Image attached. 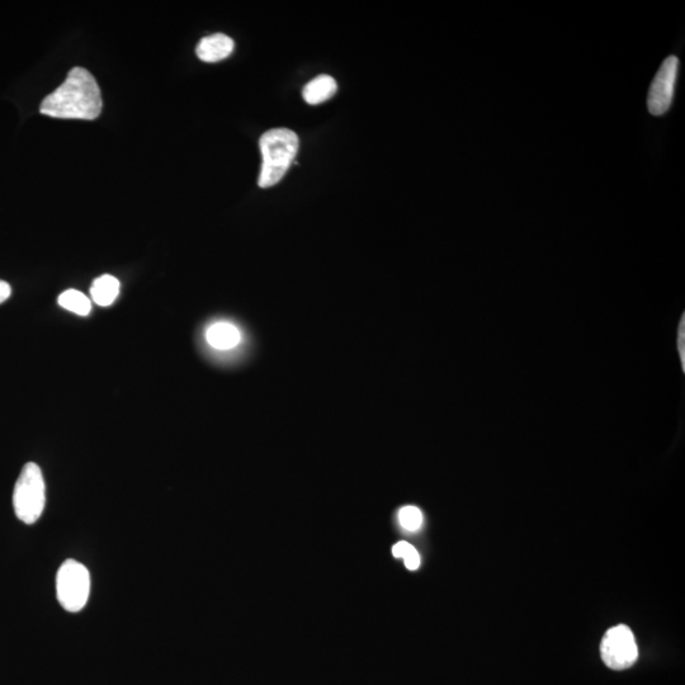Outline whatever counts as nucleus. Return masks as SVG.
I'll return each mask as SVG.
<instances>
[{
  "mask_svg": "<svg viewBox=\"0 0 685 685\" xmlns=\"http://www.w3.org/2000/svg\"><path fill=\"white\" fill-rule=\"evenodd\" d=\"M601 654L609 669L631 668L639 659V647L631 628L625 625L609 628L602 640Z\"/></svg>",
  "mask_w": 685,
  "mask_h": 685,
  "instance_id": "5",
  "label": "nucleus"
},
{
  "mask_svg": "<svg viewBox=\"0 0 685 685\" xmlns=\"http://www.w3.org/2000/svg\"><path fill=\"white\" fill-rule=\"evenodd\" d=\"M120 294V282L116 277L105 274V276L98 277L94 280L91 295L92 299L98 306H110L117 299Z\"/></svg>",
  "mask_w": 685,
  "mask_h": 685,
  "instance_id": "10",
  "label": "nucleus"
},
{
  "mask_svg": "<svg viewBox=\"0 0 685 685\" xmlns=\"http://www.w3.org/2000/svg\"><path fill=\"white\" fill-rule=\"evenodd\" d=\"M234 51V41L224 33H215L207 36L197 45L196 54L198 59L205 63H217V61L229 58Z\"/></svg>",
  "mask_w": 685,
  "mask_h": 685,
  "instance_id": "7",
  "label": "nucleus"
},
{
  "mask_svg": "<svg viewBox=\"0 0 685 685\" xmlns=\"http://www.w3.org/2000/svg\"><path fill=\"white\" fill-rule=\"evenodd\" d=\"M398 518L400 526L408 532H418L424 522L422 510L414 507V505H406V507L401 508Z\"/></svg>",
  "mask_w": 685,
  "mask_h": 685,
  "instance_id": "12",
  "label": "nucleus"
},
{
  "mask_svg": "<svg viewBox=\"0 0 685 685\" xmlns=\"http://www.w3.org/2000/svg\"><path fill=\"white\" fill-rule=\"evenodd\" d=\"M91 593V574L83 564L66 560L56 576V594L61 607L70 613L82 611Z\"/></svg>",
  "mask_w": 685,
  "mask_h": 685,
  "instance_id": "4",
  "label": "nucleus"
},
{
  "mask_svg": "<svg viewBox=\"0 0 685 685\" xmlns=\"http://www.w3.org/2000/svg\"><path fill=\"white\" fill-rule=\"evenodd\" d=\"M679 60L677 56H669L661 64L656 73L647 98V107L654 116H663L672 106L675 85H677Z\"/></svg>",
  "mask_w": 685,
  "mask_h": 685,
  "instance_id": "6",
  "label": "nucleus"
},
{
  "mask_svg": "<svg viewBox=\"0 0 685 685\" xmlns=\"http://www.w3.org/2000/svg\"><path fill=\"white\" fill-rule=\"evenodd\" d=\"M206 340L212 348L230 351L242 342V333L234 324L220 321L207 329Z\"/></svg>",
  "mask_w": 685,
  "mask_h": 685,
  "instance_id": "8",
  "label": "nucleus"
},
{
  "mask_svg": "<svg viewBox=\"0 0 685 685\" xmlns=\"http://www.w3.org/2000/svg\"><path fill=\"white\" fill-rule=\"evenodd\" d=\"M392 555H394L396 559H403L406 568L409 570H417L420 566L419 552L408 542L401 541L396 543V545L392 547Z\"/></svg>",
  "mask_w": 685,
  "mask_h": 685,
  "instance_id": "13",
  "label": "nucleus"
},
{
  "mask_svg": "<svg viewBox=\"0 0 685 685\" xmlns=\"http://www.w3.org/2000/svg\"><path fill=\"white\" fill-rule=\"evenodd\" d=\"M263 158L259 187L276 186L285 177L299 151V136L288 129H273L266 132L259 141Z\"/></svg>",
  "mask_w": 685,
  "mask_h": 685,
  "instance_id": "2",
  "label": "nucleus"
},
{
  "mask_svg": "<svg viewBox=\"0 0 685 685\" xmlns=\"http://www.w3.org/2000/svg\"><path fill=\"white\" fill-rule=\"evenodd\" d=\"M678 351H679L680 362H682L683 371H685V314H683L682 320H680V323H679Z\"/></svg>",
  "mask_w": 685,
  "mask_h": 685,
  "instance_id": "14",
  "label": "nucleus"
},
{
  "mask_svg": "<svg viewBox=\"0 0 685 685\" xmlns=\"http://www.w3.org/2000/svg\"><path fill=\"white\" fill-rule=\"evenodd\" d=\"M46 485L39 466L28 462L18 477L13 491L14 513L21 522L35 524L44 513Z\"/></svg>",
  "mask_w": 685,
  "mask_h": 685,
  "instance_id": "3",
  "label": "nucleus"
},
{
  "mask_svg": "<svg viewBox=\"0 0 685 685\" xmlns=\"http://www.w3.org/2000/svg\"><path fill=\"white\" fill-rule=\"evenodd\" d=\"M337 82L329 75H319L310 83H307L302 96L309 105L318 106L328 101L337 92Z\"/></svg>",
  "mask_w": 685,
  "mask_h": 685,
  "instance_id": "9",
  "label": "nucleus"
},
{
  "mask_svg": "<svg viewBox=\"0 0 685 685\" xmlns=\"http://www.w3.org/2000/svg\"><path fill=\"white\" fill-rule=\"evenodd\" d=\"M12 295V287L6 281L0 280V305L4 304Z\"/></svg>",
  "mask_w": 685,
  "mask_h": 685,
  "instance_id": "15",
  "label": "nucleus"
},
{
  "mask_svg": "<svg viewBox=\"0 0 685 685\" xmlns=\"http://www.w3.org/2000/svg\"><path fill=\"white\" fill-rule=\"evenodd\" d=\"M58 302L63 309L80 316H87L92 310L91 300L77 290L63 292V294L59 296Z\"/></svg>",
  "mask_w": 685,
  "mask_h": 685,
  "instance_id": "11",
  "label": "nucleus"
},
{
  "mask_svg": "<svg viewBox=\"0 0 685 685\" xmlns=\"http://www.w3.org/2000/svg\"><path fill=\"white\" fill-rule=\"evenodd\" d=\"M102 107L97 80L87 69L77 66L58 89L44 98L40 112L60 120L93 121L101 115Z\"/></svg>",
  "mask_w": 685,
  "mask_h": 685,
  "instance_id": "1",
  "label": "nucleus"
}]
</instances>
